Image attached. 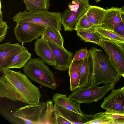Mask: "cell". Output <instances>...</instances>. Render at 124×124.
Here are the masks:
<instances>
[{"mask_svg":"<svg viewBox=\"0 0 124 124\" xmlns=\"http://www.w3.org/2000/svg\"><path fill=\"white\" fill-rule=\"evenodd\" d=\"M54 54L56 65L55 69L60 71H67L72 59L73 54L62 47L47 41Z\"/></svg>","mask_w":124,"mask_h":124,"instance_id":"cell-12","label":"cell"},{"mask_svg":"<svg viewBox=\"0 0 124 124\" xmlns=\"http://www.w3.org/2000/svg\"><path fill=\"white\" fill-rule=\"evenodd\" d=\"M99 46L119 73L124 77V50L118 44L104 38Z\"/></svg>","mask_w":124,"mask_h":124,"instance_id":"cell-8","label":"cell"},{"mask_svg":"<svg viewBox=\"0 0 124 124\" xmlns=\"http://www.w3.org/2000/svg\"><path fill=\"white\" fill-rule=\"evenodd\" d=\"M23 45L18 42L12 44L9 42L0 45V72L9 69L14 57L22 50Z\"/></svg>","mask_w":124,"mask_h":124,"instance_id":"cell-11","label":"cell"},{"mask_svg":"<svg viewBox=\"0 0 124 124\" xmlns=\"http://www.w3.org/2000/svg\"><path fill=\"white\" fill-rule=\"evenodd\" d=\"M119 45L124 50V44Z\"/></svg>","mask_w":124,"mask_h":124,"instance_id":"cell-34","label":"cell"},{"mask_svg":"<svg viewBox=\"0 0 124 124\" xmlns=\"http://www.w3.org/2000/svg\"><path fill=\"white\" fill-rule=\"evenodd\" d=\"M0 97L7 98L14 101H18L22 102L18 95L8 83L3 76L0 78Z\"/></svg>","mask_w":124,"mask_h":124,"instance_id":"cell-19","label":"cell"},{"mask_svg":"<svg viewBox=\"0 0 124 124\" xmlns=\"http://www.w3.org/2000/svg\"><path fill=\"white\" fill-rule=\"evenodd\" d=\"M0 42H1L5 38L8 28L7 22L3 21L2 20V14L0 8Z\"/></svg>","mask_w":124,"mask_h":124,"instance_id":"cell-29","label":"cell"},{"mask_svg":"<svg viewBox=\"0 0 124 124\" xmlns=\"http://www.w3.org/2000/svg\"><path fill=\"white\" fill-rule=\"evenodd\" d=\"M46 103L47 108L41 124H57L56 114L52 101L48 100Z\"/></svg>","mask_w":124,"mask_h":124,"instance_id":"cell-25","label":"cell"},{"mask_svg":"<svg viewBox=\"0 0 124 124\" xmlns=\"http://www.w3.org/2000/svg\"><path fill=\"white\" fill-rule=\"evenodd\" d=\"M90 5L88 0H72L62 15L61 22L64 30L72 31L78 20Z\"/></svg>","mask_w":124,"mask_h":124,"instance_id":"cell-6","label":"cell"},{"mask_svg":"<svg viewBox=\"0 0 124 124\" xmlns=\"http://www.w3.org/2000/svg\"><path fill=\"white\" fill-rule=\"evenodd\" d=\"M114 119L110 117L105 112H100L95 114L92 119L85 124H113Z\"/></svg>","mask_w":124,"mask_h":124,"instance_id":"cell-27","label":"cell"},{"mask_svg":"<svg viewBox=\"0 0 124 124\" xmlns=\"http://www.w3.org/2000/svg\"><path fill=\"white\" fill-rule=\"evenodd\" d=\"M85 13L79 18L76 23L74 28L75 30H89L94 31L96 27L90 21Z\"/></svg>","mask_w":124,"mask_h":124,"instance_id":"cell-28","label":"cell"},{"mask_svg":"<svg viewBox=\"0 0 124 124\" xmlns=\"http://www.w3.org/2000/svg\"><path fill=\"white\" fill-rule=\"evenodd\" d=\"M34 50L36 54L48 65H56L53 52L47 41L40 38L37 39L34 44Z\"/></svg>","mask_w":124,"mask_h":124,"instance_id":"cell-15","label":"cell"},{"mask_svg":"<svg viewBox=\"0 0 124 124\" xmlns=\"http://www.w3.org/2000/svg\"><path fill=\"white\" fill-rule=\"evenodd\" d=\"M95 0L96 1V2H99V1H100L101 0Z\"/></svg>","mask_w":124,"mask_h":124,"instance_id":"cell-36","label":"cell"},{"mask_svg":"<svg viewBox=\"0 0 124 124\" xmlns=\"http://www.w3.org/2000/svg\"><path fill=\"white\" fill-rule=\"evenodd\" d=\"M80 79L78 88L87 87L90 76L89 54L83 60L80 68Z\"/></svg>","mask_w":124,"mask_h":124,"instance_id":"cell-26","label":"cell"},{"mask_svg":"<svg viewBox=\"0 0 124 124\" xmlns=\"http://www.w3.org/2000/svg\"><path fill=\"white\" fill-rule=\"evenodd\" d=\"M40 38L64 47V40L60 31L51 28H46Z\"/></svg>","mask_w":124,"mask_h":124,"instance_id":"cell-21","label":"cell"},{"mask_svg":"<svg viewBox=\"0 0 124 124\" xmlns=\"http://www.w3.org/2000/svg\"><path fill=\"white\" fill-rule=\"evenodd\" d=\"M56 115L57 124H71L69 121L63 117L57 115Z\"/></svg>","mask_w":124,"mask_h":124,"instance_id":"cell-32","label":"cell"},{"mask_svg":"<svg viewBox=\"0 0 124 124\" xmlns=\"http://www.w3.org/2000/svg\"><path fill=\"white\" fill-rule=\"evenodd\" d=\"M2 72L3 76L23 102L30 105L40 103L41 96L39 89L32 84L26 75L20 71H15L9 69Z\"/></svg>","mask_w":124,"mask_h":124,"instance_id":"cell-2","label":"cell"},{"mask_svg":"<svg viewBox=\"0 0 124 124\" xmlns=\"http://www.w3.org/2000/svg\"><path fill=\"white\" fill-rule=\"evenodd\" d=\"M83 60H72L69 66L68 72L70 81V90L71 91L78 88L80 77V70Z\"/></svg>","mask_w":124,"mask_h":124,"instance_id":"cell-17","label":"cell"},{"mask_svg":"<svg viewBox=\"0 0 124 124\" xmlns=\"http://www.w3.org/2000/svg\"><path fill=\"white\" fill-rule=\"evenodd\" d=\"M94 31L98 33L103 38L119 44H124V38L114 31L104 29L100 27H96Z\"/></svg>","mask_w":124,"mask_h":124,"instance_id":"cell-24","label":"cell"},{"mask_svg":"<svg viewBox=\"0 0 124 124\" xmlns=\"http://www.w3.org/2000/svg\"><path fill=\"white\" fill-rule=\"evenodd\" d=\"M90 79L87 87L116 83L122 76L101 49L91 47L89 51Z\"/></svg>","mask_w":124,"mask_h":124,"instance_id":"cell-1","label":"cell"},{"mask_svg":"<svg viewBox=\"0 0 124 124\" xmlns=\"http://www.w3.org/2000/svg\"><path fill=\"white\" fill-rule=\"evenodd\" d=\"M106 10L99 7L90 5L85 14L93 25L98 27L102 23Z\"/></svg>","mask_w":124,"mask_h":124,"instance_id":"cell-18","label":"cell"},{"mask_svg":"<svg viewBox=\"0 0 124 124\" xmlns=\"http://www.w3.org/2000/svg\"><path fill=\"white\" fill-rule=\"evenodd\" d=\"M67 94L56 93L53 95V99L54 104L79 114H84L81 111L80 103L69 99Z\"/></svg>","mask_w":124,"mask_h":124,"instance_id":"cell-16","label":"cell"},{"mask_svg":"<svg viewBox=\"0 0 124 124\" xmlns=\"http://www.w3.org/2000/svg\"><path fill=\"white\" fill-rule=\"evenodd\" d=\"M113 124H124V119H115Z\"/></svg>","mask_w":124,"mask_h":124,"instance_id":"cell-33","label":"cell"},{"mask_svg":"<svg viewBox=\"0 0 124 124\" xmlns=\"http://www.w3.org/2000/svg\"><path fill=\"white\" fill-rule=\"evenodd\" d=\"M56 114L64 117L71 124H85L92 119L93 115L84 114L82 115L54 104Z\"/></svg>","mask_w":124,"mask_h":124,"instance_id":"cell-13","label":"cell"},{"mask_svg":"<svg viewBox=\"0 0 124 124\" xmlns=\"http://www.w3.org/2000/svg\"><path fill=\"white\" fill-rule=\"evenodd\" d=\"M27 77L43 86L55 90L57 85L53 73L40 58H31L23 67Z\"/></svg>","mask_w":124,"mask_h":124,"instance_id":"cell-4","label":"cell"},{"mask_svg":"<svg viewBox=\"0 0 124 124\" xmlns=\"http://www.w3.org/2000/svg\"><path fill=\"white\" fill-rule=\"evenodd\" d=\"M62 14L59 12L46 10L32 12L27 11L18 12L13 17L16 24L23 22L35 23L45 28H50L60 31L62 30Z\"/></svg>","mask_w":124,"mask_h":124,"instance_id":"cell-3","label":"cell"},{"mask_svg":"<svg viewBox=\"0 0 124 124\" xmlns=\"http://www.w3.org/2000/svg\"><path fill=\"white\" fill-rule=\"evenodd\" d=\"M46 108V103L44 102L29 104L17 109L13 116L21 119L24 124H41Z\"/></svg>","mask_w":124,"mask_h":124,"instance_id":"cell-7","label":"cell"},{"mask_svg":"<svg viewBox=\"0 0 124 124\" xmlns=\"http://www.w3.org/2000/svg\"><path fill=\"white\" fill-rule=\"evenodd\" d=\"M78 36L85 42L93 43L99 45L103 38L97 32L89 30H83L77 31Z\"/></svg>","mask_w":124,"mask_h":124,"instance_id":"cell-23","label":"cell"},{"mask_svg":"<svg viewBox=\"0 0 124 124\" xmlns=\"http://www.w3.org/2000/svg\"><path fill=\"white\" fill-rule=\"evenodd\" d=\"M115 84L105 85L101 87L93 85L78 88L73 91L68 97L70 99L80 103L96 102L103 98L114 87Z\"/></svg>","mask_w":124,"mask_h":124,"instance_id":"cell-5","label":"cell"},{"mask_svg":"<svg viewBox=\"0 0 124 124\" xmlns=\"http://www.w3.org/2000/svg\"><path fill=\"white\" fill-rule=\"evenodd\" d=\"M114 88V87L111 93L105 98L101 107L107 110L124 113V92L121 88Z\"/></svg>","mask_w":124,"mask_h":124,"instance_id":"cell-10","label":"cell"},{"mask_svg":"<svg viewBox=\"0 0 124 124\" xmlns=\"http://www.w3.org/2000/svg\"><path fill=\"white\" fill-rule=\"evenodd\" d=\"M121 15L122 20L114 31L124 38V12L122 11Z\"/></svg>","mask_w":124,"mask_h":124,"instance_id":"cell-31","label":"cell"},{"mask_svg":"<svg viewBox=\"0 0 124 124\" xmlns=\"http://www.w3.org/2000/svg\"><path fill=\"white\" fill-rule=\"evenodd\" d=\"M45 28L37 24L28 22L17 23L14 29L15 36L22 45L37 39L41 36Z\"/></svg>","mask_w":124,"mask_h":124,"instance_id":"cell-9","label":"cell"},{"mask_svg":"<svg viewBox=\"0 0 124 124\" xmlns=\"http://www.w3.org/2000/svg\"></svg>","mask_w":124,"mask_h":124,"instance_id":"cell-39","label":"cell"},{"mask_svg":"<svg viewBox=\"0 0 124 124\" xmlns=\"http://www.w3.org/2000/svg\"><path fill=\"white\" fill-rule=\"evenodd\" d=\"M121 8L112 7L106 9L103 21L98 27L114 31L122 20Z\"/></svg>","mask_w":124,"mask_h":124,"instance_id":"cell-14","label":"cell"},{"mask_svg":"<svg viewBox=\"0 0 124 124\" xmlns=\"http://www.w3.org/2000/svg\"><path fill=\"white\" fill-rule=\"evenodd\" d=\"M27 10L32 12L48 11L50 5L49 0H23Z\"/></svg>","mask_w":124,"mask_h":124,"instance_id":"cell-22","label":"cell"},{"mask_svg":"<svg viewBox=\"0 0 124 124\" xmlns=\"http://www.w3.org/2000/svg\"><path fill=\"white\" fill-rule=\"evenodd\" d=\"M31 54L29 53L23 45L22 50L13 59L9 69L17 68L20 69L23 67L31 58Z\"/></svg>","mask_w":124,"mask_h":124,"instance_id":"cell-20","label":"cell"},{"mask_svg":"<svg viewBox=\"0 0 124 124\" xmlns=\"http://www.w3.org/2000/svg\"><path fill=\"white\" fill-rule=\"evenodd\" d=\"M121 8L122 11L124 12V5Z\"/></svg>","mask_w":124,"mask_h":124,"instance_id":"cell-35","label":"cell"},{"mask_svg":"<svg viewBox=\"0 0 124 124\" xmlns=\"http://www.w3.org/2000/svg\"><path fill=\"white\" fill-rule=\"evenodd\" d=\"M89 51L86 48H81L76 51L73 56L72 60L73 61H79L84 60L88 55Z\"/></svg>","mask_w":124,"mask_h":124,"instance_id":"cell-30","label":"cell"},{"mask_svg":"<svg viewBox=\"0 0 124 124\" xmlns=\"http://www.w3.org/2000/svg\"><path fill=\"white\" fill-rule=\"evenodd\" d=\"M121 88H122V90H123V92H124V86L123 87H122Z\"/></svg>","mask_w":124,"mask_h":124,"instance_id":"cell-37","label":"cell"},{"mask_svg":"<svg viewBox=\"0 0 124 124\" xmlns=\"http://www.w3.org/2000/svg\"></svg>","mask_w":124,"mask_h":124,"instance_id":"cell-38","label":"cell"}]
</instances>
